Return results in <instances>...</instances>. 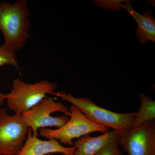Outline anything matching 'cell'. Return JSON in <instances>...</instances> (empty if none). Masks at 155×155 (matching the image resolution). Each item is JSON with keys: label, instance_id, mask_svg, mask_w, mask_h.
I'll return each mask as SVG.
<instances>
[{"label": "cell", "instance_id": "ba28073f", "mask_svg": "<svg viewBox=\"0 0 155 155\" xmlns=\"http://www.w3.org/2000/svg\"><path fill=\"white\" fill-rule=\"evenodd\" d=\"M75 152L74 147H64L57 140H42L34 137L31 129L28 128L26 140L17 155H46L53 153L74 155Z\"/></svg>", "mask_w": 155, "mask_h": 155}, {"label": "cell", "instance_id": "6da1fadb", "mask_svg": "<svg viewBox=\"0 0 155 155\" xmlns=\"http://www.w3.org/2000/svg\"><path fill=\"white\" fill-rule=\"evenodd\" d=\"M29 14L26 0L0 2V30L7 49L16 53L24 47L30 37Z\"/></svg>", "mask_w": 155, "mask_h": 155}, {"label": "cell", "instance_id": "8992f818", "mask_svg": "<svg viewBox=\"0 0 155 155\" xmlns=\"http://www.w3.org/2000/svg\"><path fill=\"white\" fill-rule=\"evenodd\" d=\"M28 127L22 114L9 115L0 109V155H17L27 138Z\"/></svg>", "mask_w": 155, "mask_h": 155}, {"label": "cell", "instance_id": "4fadbf2b", "mask_svg": "<svg viewBox=\"0 0 155 155\" xmlns=\"http://www.w3.org/2000/svg\"><path fill=\"white\" fill-rule=\"evenodd\" d=\"M127 0H94L93 1L97 7L107 10L120 11L122 3Z\"/></svg>", "mask_w": 155, "mask_h": 155}, {"label": "cell", "instance_id": "3957f363", "mask_svg": "<svg viewBox=\"0 0 155 155\" xmlns=\"http://www.w3.org/2000/svg\"><path fill=\"white\" fill-rule=\"evenodd\" d=\"M22 117L32 135L38 137V129L46 127H63L69 120L68 107L54 98L46 97L30 110L22 114Z\"/></svg>", "mask_w": 155, "mask_h": 155}, {"label": "cell", "instance_id": "30bf717a", "mask_svg": "<svg viewBox=\"0 0 155 155\" xmlns=\"http://www.w3.org/2000/svg\"><path fill=\"white\" fill-rule=\"evenodd\" d=\"M119 136L114 130L97 137H91L89 134L84 136L74 143V155H95L107 145L119 139Z\"/></svg>", "mask_w": 155, "mask_h": 155}, {"label": "cell", "instance_id": "5b68a950", "mask_svg": "<svg viewBox=\"0 0 155 155\" xmlns=\"http://www.w3.org/2000/svg\"><path fill=\"white\" fill-rule=\"evenodd\" d=\"M58 84L48 80L26 83L19 78L13 80L10 93L7 94L8 107L16 114H23L38 104L46 95L51 94Z\"/></svg>", "mask_w": 155, "mask_h": 155}, {"label": "cell", "instance_id": "5bb4252c", "mask_svg": "<svg viewBox=\"0 0 155 155\" xmlns=\"http://www.w3.org/2000/svg\"><path fill=\"white\" fill-rule=\"evenodd\" d=\"M118 140L107 145L95 155H119L121 152L119 150Z\"/></svg>", "mask_w": 155, "mask_h": 155}, {"label": "cell", "instance_id": "9c48e42d", "mask_svg": "<svg viewBox=\"0 0 155 155\" xmlns=\"http://www.w3.org/2000/svg\"><path fill=\"white\" fill-rule=\"evenodd\" d=\"M121 8L125 9L136 22L137 28L136 32L140 43L145 45L150 41L155 43V19L151 11H147L143 14H140L134 9L128 0L122 4Z\"/></svg>", "mask_w": 155, "mask_h": 155}, {"label": "cell", "instance_id": "7c38bea8", "mask_svg": "<svg viewBox=\"0 0 155 155\" xmlns=\"http://www.w3.org/2000/svg\"><path fill=\"white\" fill-rule=\"evenodd\" d=\"M6 65H11L18 71L19 70V61L15 53L7 49L2 45L0 47V67ZM6 99L7 94L0 93V107Z\"/></svg>", "mask_w": 155, "mask_h": 155}, {"label": "cell", "instance_id": "7a4b0ae2", "mask_svg": "<svg viewBox=\"0 0 155 155\" xmlns=\"http://www.w3.org/2000/svg\"><path fill=\"white\" fill-rule=\"evenodd\" d=\"M51 94L75 106L93 122L112 128L119 135L133 128L136 112L116 113L100 107L90 99L76 97L63 91L53 92Z\"/></svg>", "mask_w": 155, "mask_h": 155}, {"label": "cell", "instance_id": "52a82bcc", "mask_svg": "<svg viewBox=\"0 0 155 155\" xmlns=\"http://www.w3.org/2000/svg\"><path fill=\"white\" fill-rule=\"evenodd\" d=\"M118 144L127 155H155V120L145 122L122 134Z\"/></svg>", "mask_w": 155, "mask_h": 155}, {"label": "cell", "instance_id": "8fae6325", "mask_svg": "<svg viewBox=\"0 0 155 155\" xmlns=\"http://www.w3.org/2000/svg\"><path fill=\"white\" fill-rule=\"evenodd\" d=\"M139 97L140 108L138 111L136 112L133 128L155 119V101L143 93H140Z\"/></svg>", "mask_w": 155, "mask_h": 155}, {"label": "cell", "instance_id": "277c9868", "mask_svg": "<svg viewBox=\"0 0 155 155\" xmlns=\"http://www.w3.org/2000/svg\"><path fill=\"white\" fill-rule=\"evenodd\" d=\"M69 110L70 118L63 127L57 129L40 128L39 135L48 140L56 139L61 143L73 146L74 139L93 132L104 134L109 131V128L93 122L75 106H70Z\"/></svg>", "mask_w": 155, "mask_h": 155}, {"label": "cell", "instance_id": "9a60e30c", "mask_svg": "<svg viewBox=\"0 0 155 155\" xmlns=\"http://www.w3.org/2000/svg\"><path fill=\"white\" fill-rule=\"evenodd\" d=\"M119 155H122V153L120 152V154H119Z\"/></svg>", "mask_w": 155, "mask_h": 155}]
</instances>
